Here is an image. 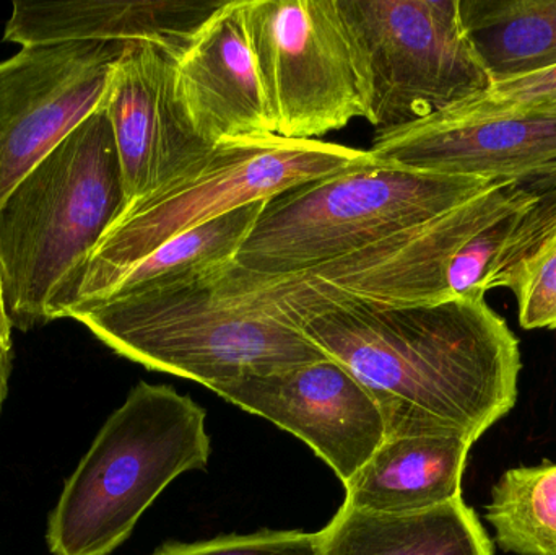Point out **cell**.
<instances>
[{"label": "cell", "instance_id": "1", "mask_svg": "<svg viewBox=\"0 0 556 555\" xmlns=\"http://www.w3.org/2000/svg\"><path fill=\"white\" fill-rule=\"evenodd\" d=\"M301 329L375 398L386 439L457 436L476 443L518 400L519 341L485 300L340 303Z\"/></svg>", "mask_w": 556, "mask_h": 555}, {"label": "cell", "instance_id": "2", "mask_svg": "<svg viewBox=\"0 0 556 555\" xmlns=\"http://www.w3.org/2000/svg\"><path fill=\"white\" fill-rule=\"evenodd\" d=\"M74 319L116 354L211 390L327 358L251 289L237 261L159 289L108 297Z\"/></svg>", "mask_w": 556, "mask_h": 555}, {"label": "cell", "instance_id": "3", "mask_svg": "<svg viewBox=\"0 0 556 555\" xmlns=\"http://www.w3.org/2000/svg\"><path fill=\"white\" fill-rule=\"evenodd\" d=\"M126 205L103 104L0 204V270L13 329L67 318L91 254Z\"/></svg>", "mask_w": 556, "mask_h": 555}, {"label": "cell", "instance_id": "4", "mask_svg": "<svg viewBox=\"0 0 556 555\" xmlns=\"http://www.w3.org/2000/svg\"><path fill=\"white\" fill-rule=\"evenodd\" d=\"M205 411L175 388L140 381L65 482L48 524L54 555H108L175 479L211 458Z\"/></svg>", "mask_w": 556, "mask_h": 555}, {"label": "cell", "instance_id": "5", "mask_svg": "<svg viewBox=\"0 0 556 555\" xmlns=\"http://www.w3.org/2000/svg\"><path fill=\"white\" fill-rule=\"evenodd\" d=\"M376 163L368 150L323 140H230L173 181L129 202L88 261L74 319L103 302L134 266L163 243L228 212L346 169Z\"/></svg>", "mask_w": 556, "mask_h": 555}, {"label": "cell", "instance_id": "6", "mask_svg": "<svg viewBox=\"0 0 556 555\" xmlns=\"http://www.w3.org/2000/svg\"><path fill=\"white\" fill-rule=\"evenodd\" d=\"M498 181L372 163L267 202L237 263L264 276H290L349 256L427 224Z\"/></svg>", "mask_w": 556, "mask_h": 555}, {"label": "cell", "instance_id": "7", "mask_svg": "<svg viewBox=\"0 0 556 555\" xmlns=\"http://www.w3.org/2000/svg\"><path fill=\"white\" fill-rule=\"evenodd\" d=\"M247 22L277 137L368 121V64L340 0H247Z\"/></svg>", "mask_w": 556, "mask_h": 555}, {"label": "cell", "instance_id": "8", "mask_svg": "<svg viewBox=\"0 0 556 555\" xmlns=\"http://www.w3.org/2000/svg\"><path fill=\"white\" fill-rule=\"evenodd\" d=\"M368 64V123L391 129L483 97L493 85L460 0H340Z\"/></svg>", "mask_w": 556, "mask_h": 555}, {"label": "cell", "instance_id": "9", "mask_svg": "<svg viewBox=\"0 0 556 555\" xmlns=\"http://www.w3.org/2000/svg\"><path fill=\"white\" fill-rule=\"evenodd\" d=\"M126 48L98 41L23 46L0 62V204L65 137L103 108Z\"/></svg>", "mask_w": 556, "mask_h": 555}, {"label": "cell", "instance_id": "10", "mask_svg": "<svg viewBox=\"0 0 556 555\" xmlns=\"http://www.w3.org/2000/svg\"><path fill=\"white\" fill-rule=\"evenodd\" d=\"M212 391L303 440L343 484L386 440L375 398L333 358L241 378Z\"/></svg>", "mask_w": 556, "mask_h": 555}, {"label": "cell", "instance_id": "11", "mask_svg": "<svg viewBox=\"0 0 556 555\" xmlns=\"http://www.w3.org/2000/svg\"><path fill=\"white\" fill-rule=\"evenodd\" d=\"M372 159L415 172L505 181L556 168V113L454 106L376 130Z\"/></svg>", "mask_w": 556, "mask_h": 555}, {"label": "cell", "instance_id": "12", "mask_svg": "<svg viewBox=\"0 0 556 555\" xmlns=\"http://www.w3.org/2000/svg\"><path fill=\"white\" fill-rule=\"evenodd\" d=\"M176 59L152 42H130L104 98L119 155L127 204L181 175L207 155L176 87Z\"/></svg>", "mask_w": 556, "mask_h": 555}, {"label": "cell", "instance_id": "13", "mask_svg": "<svg viewBox=\"0 0 556 555\" xmlns=\"http://www.w3.org/2000/svg\"><path fill=\"white\" fill-rule=\"evenodd\" d=\"M175 72L182 106L208 146L276 136L248 31L247 0H228L215 10L179 55Z\"/></svg>", "mask_w": 556, "mask_h": 555}, {"label": "cell", "instance_id": "14", "mask_svg": "<svg viewBox=\"0 0 556 555\" xmlns=\"http://www.w3.org/2000/svg\"><path fill=\"white\" fill-rule=\"evenodd\" d=\"M222 5L217 0L13 2L3 41L22 48L67 41L152 42L178 61L205 20Z\"/></svg>", "mask_w": 556, "mask_h": 555}, {"label": "cell", "instance_id": "15", "mask_svg": "<svg viewBox=\"0 0 556 555\" xmlns=\"http://www.w3.org/2000/svg\"><path fill=\"white\" fill-rule=\"evenodd\" d=\"M472 440L457 436L386 439L345 482L350 510L410 515L450 504L460 495Z\"/></svg>", "mask_w": 556, "mask_h": 555}, {"label": "cell", "instance_id": "16", "mask_svg": "<svg viewBox=\"0 0 556 555\" xmlns=\"http://www.w3.org/2000/svg\"><path fill=\"white\" fill-rule=\"evenodd\" d=\"M317 541L319 555H495L485 528L463 497L410 515L340 507Z\"/></svg>", "mask_w": 556, "mask_h": 555}, {"label": "cell", "instance_id": "17", "mask_svg": "<svg viewBox=\"0 0 556 555\" xmlns=\"http://www.w3.org/2000/svg\"><path fill=\"white\" fill-rule=\"evenodd\" d=\"M493 84L556 67V0H460Z\"/></svg>", "mask_w": 556, "mask_h": 555}, {"label": "cell", "instance_id": "18", "mask_svg": "<svg viewBox=\"0 0 556 555\" xmlns=\"http://www.w3.org/2000/svg\"><path fill=\"white\" fill-rule=\"evenodd\" d=\"M267 202L243 205L172 238L134 266L108 297L159 289L235 263Z\"/></svg>", "mask_w": 556, "mask_h": 555}, {"label": "cell", "instance_id": "19", "mask_svg": "<svg viewBox=\"0 0 556 555\" xmlns=\"http://www.w3.org/2000/svg\"><path fill=\"white\" fill-rule=\"evenodd\" d=\"M485 518L505 553L556 555V463L508 469L493 485Z\"/></svg>", "mask_w": 556, "mask_h": 555}, {"label": "cell", "instance_id": "20", "mask_svg": "<svg viewBox=\"0 0 556 555\" xmlns=\"http://www.w3.org/2000/svg\"><path fill=\"white\" fill-rule=\"evenodd\" d=\"M153 555H319L317 533L263 531L194 544H166Z\"/></svg>", "mask_w": 556, "mask_h": 555}, {"label": "cell", "instance_id": "21", "mask_svg": "<svg viewBox=\"0 0 556 555\" xmlns=\"http://www.w3.org/2000/svg\"><path fill=\"white\" fill-rule=\"evenodd\" d=\"M513 293L522 329H556V235L529 263Z\"/></svg>", "mask_w": 556, "mask_h": 555}, {"label": "cell", "instance_id": "22", "mask_svg": "<svg viewBox=\"0 0 556 555\" xmlns=\"http://www.w3.org/2000/svg\"><path fill=\"white\" fill-rule=\"evenodd\" d=\"M459 106L477 111L556 113V67L493 84L483 97Z\"/></svg>", "mask_w": 556, "mask_h": 555}, {"label": "cell", "instance_id": "23", "mask_svg": "<svg viewBox=\"0 0 556 555\" xmlns=\"http://www.w3.org/2000/svg\"><path fill=\"white\" fill-rule=\"evenodd\" d=\"M10 374H12V349L0 348V411L9 393Z\"/></svg>", "mask_w": 556, "mask_h": 555}, {"label": "cell", "instance_id": "24", "mask_svg": "<svg viewBox=\"0 0 556 555\" xmlns=\"http://www.w3.org/2000/svg\"><path fill=\"white\" fill-rule=\"evenodd\" d=\"M12 325L7 315L5 300H3L2 270H0V348L12 349Z\"/></svg>", "mask_w": 556, "mask_h": 555}]
</instances>
